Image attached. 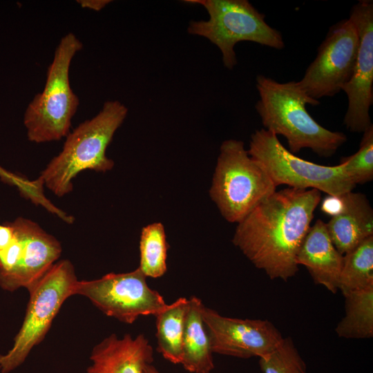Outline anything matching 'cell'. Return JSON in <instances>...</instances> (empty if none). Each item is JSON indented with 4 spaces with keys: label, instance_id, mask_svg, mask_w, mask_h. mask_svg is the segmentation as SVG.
I'll use <instances>...</instances> for the list:
<instances>
[{
    "label": "cell",
    "instance_id": "obj_27",
    "mask_svg": "<svg viewBox=\"0 0 373 373\" xmlns=\"http://www.w3.org/2000/svg\"><path fill=\"white\" fill-rule=\"evenodd\" d=\"M77 2L83 8L99 11L105 8L111 1L109 0H78Z\"/></svg>",
    "mask_w": 373,
    "mask_h": 373
},
{
    "label": "cell",
    "instance_id": "obj_26",
    "mask_svg": "<svg viewBox=\"0 0 373 373\" xmlns=\"http://www.w3.org/2000/svg\"><path fill=\"white\" fill-rule=\"evenodd\" d=\"M325 198L321 205V209L327 214L333 216L341 208V200L339 197L330 196Z\"/></svg>",
    "mask_w": 373,
    "mask_h": 373
},
{
    "label": "cell",
    "instance_id": "obj_16",
    "mask_svg": "<svg viewBox=\"0 0 373 373\" xmlns=\"http://www.w3.org/2000/svg\"><path fill=\"white\" fill-rule=\"evenodd\" d=\"M338 197L341 208L325 224L332 243L343 256L373 236V210L363 193L352 191Z\"/></svg>",
    "mask_w": 373,
    "mask_h": 373
},
{
    "label": "cell",
    "instance_id": "obj_23",
    "mask_svg": "<svg viewBox=\"0 0 373 373\" xmlns=\"http://www.w3.org/2000/svg\"><path fill=\"white\" fill-rule=\"evenodd\" d=\"M345 171L356 185L373 179V125L364 132L358 150L353 155L341 159Z\"/></svg>",
    "mask_w": 373,
    "mask_h": 373
},
{
    "label": "cell",
    "instance_id": "obj_6",
    "mask_svg": "<svg viewBox=\"0 0 373 373\" xmlns=\"http://www.w3.org/2000/svg\"><path fill=\"white\" fill-rule=\"evenodd\" d=\"M207 11L208 20L191 21L188 32L202 36L221 51L224 66L232 70L237 64L235 45L251 41L281 50L285 42L281 33L265 21V15L247 0H187Z\"/></svg>",
    "mask_w": 373,
    "mask_h": 373
},
{
    "label": "cell",
    "instance_id": "obj_28",
    "mask_svg": "<svg viewBox=\"0 0 373 373\" xmlns=\"http://www.w3.org/2000/svg\"><path fill=\"white\" fill-rule=\"evenodd\" d=\"M143 373H161L152 364H148L145 366Z\"/></svg>",
    "mask_w": 373,
    "mask_h": 373
},
{
    "label": "cell",
    "instance_id": "obj_20",
    "mask_svg": "<svg viewBox=\"0 0 373 373\" xmlns=\"http://www.w3.org/2000/svg\"><path fill=\"white\" fill-rule=\"evenodd\" d=\"M373 285V236L343 255L338 290L343 296Z\"/></svg>",
    "mask_w": 373,
    "mask_h": 373
},
{
    "label": "cell",
    "instance_id": "obj_1",
    "mask_svg": "<svg viewBox=\"0 0 373 373\" xmlns=\"http://www.w3.org/2000/svg\"><path fill=\"white\" fill-rule=\"evenodd\" d=\"M321 198L315 189L276 191L238 223L232 242L270 279L287 281Z\"/></svg>",
    "mask_w": 373,
    "mask_h": 373
},
{
    "label": "cell",
    "instance_id": "obj_25",
    "mask_svg": "<svg viewBox=\"0 0 373 373\" xmlns=\"http://www.w3.org/2000/svg\"><path fill=\"white\" fill-rule=\"evenodd\" d=\"M14 238L15 231L10 223L0 224V251L6 249Z\"/></svg>",
    "mask_w": 373,
    "mask_h": 373
},
{
    "label": "cell",
    "instance_id": "obj_18",
    "mask_svg": "<svg viewBox=\"0 0 373 373\" xmlns=\"http://www.w3.org/2000/svg\"><path fill=\"white\" fill-rule=\"evenodd\" d=\"M189 299L180 297L155 316L157 351L173 364H180Z\"/></svg>",
    "mask_w": 373,
    "mask_h": 373
},
{
    "label": "cell",
    "instance_id": "obj_15",
    "mask_svg": "<svg viewBox=\"0 0 373 373\" xmlns=\"http://www.w3.org/2000/svg\"><path fill=\"white\" fill-rule=\"evenodd\" d=\"M343 256L332 243L325 223L317 220L311 226L296 256L298 265L306 267L313 281L332 293L338 290Z\"/></svg>",
    "mask_w": 373,
    "mask_h": 373
},
{
    "label": "cell",
    "instance_id": "obj_7",
    "mask_svg": "<svg viewBox=\"0 0 373 373\" xmlns=\"http://www.w3.org/2000/svg\"><path fill=\"white\" fill-rule=\"evenodd\" d=\"M68 260L56 262L30 289L26 315L12 347L0 354V372L10 373L20 366L32 349L40 343L65 300L73 296L77 281Z\"/></svg>",
    "mask_w": 373,
    "mask_h": 373
},
{
    "label": "cell",
    "instance_id": "obj_13",
    "mask_svg": "<svg viewBox=\"0 0 373 373\" xmlns=\"http://www.w3.org/2000/svg\"><path fill=\"white\" fill-rule=\"evenodd\" d=\"M10 224L21 238L22 249L17 265L9 271L0 273V287L9 291L21 287L28 290L57 262L61 246L30 220L18 218Z\"/></svg>",
    "mask_w": 373,
    "mask_h": 373
},
{
    "label": "cell",
    "instance_id": "obj_22",
    "mask_svg": "<svg viewBox=\"0 0 373 373\" xmlns=\"http://www.w3.org/2000/svg\"><path fill=\"white\" fill-rule=\"evenodd\" d=\"M262 373H307L305 361L290 337L283 338L269 354L259 358Z\"/></svg>",
    "mask_w": 373,
    "mask_h": 373
},
{
    "label": "cell",
    "instance_id": "obj_5",
    "mask_svg": "<svg viewBox=\"0 0 373 373\" xmlns=\"http://www.w3.org/2000/svg\"><path fill=\"white\" fill-rule=\"evenodd\" d=\"M276 189L266 169L248 154L243 142L231 139L222 143L209 194L226 220L238 223Z\"/></svg>",
    "mask_w": 373,
    "mask_h": 373
},
{
    "label": "cell",
    "instance_id": "obj_2",
    "mask_svg": "<svg viewBox=\"0 0 373 373\" xmlns=\"http://www.w3.org/2000/svg\"><path fill=\"white\" fill-rule=\"evenodd\" d=\"M256 88L259 99L255 108L265 129L283 135L293 154L309 149L329 157L347 141L344 133L324 128L310 115L306 105L316 106L320 102L309 98L297 82L280 83L258 75Z\"/></svg>",
    "mask_w": 373,
    "mask_h": 373
},
{
    "label": "cell",
    "instance_id": "obj_9",
    "mask_svg": "<svg viewBox=\"0 0 373 373\" xmlns=\"http://www.w3.org/2000/svg\"><path fill=\"white\" fill-rule=\"evenodd\" d=\"M146 278L139 267L127 273H110L96 280H77L73 294L88 298L106 316L132 324L142 316H155L168 306Z\"/></svg>",
    "mask_w": 373,
    "mask_h": 373
},
{
    "label": "cell",
    "instance_id": "obj_12",
    "mask_svg": "<svg viewBox=\"0 0 373 373\" xmlns=\"http://www.w3.org/2000/svg\"><path fill=\"white\" fill-rule=\"evenodd\" d=\"M202 317L213 353L241 358H261L276 349L284 338L268 320L223 316L204 305Z\"/></svg>",
    "mask_w": 373,
    "mask_h": 373
},
{
    "label": "cell",
    "instance_id": "obj_17",
    "mask_svg": "<svg viewBox=\"0 0 373 373\" xmlns=\"http://www.w3.org/2000/svg\"><path fill=\"white\" fill-rule=\"evenodd\" d=\"M203 306L198 297L189 299L180 364L191 373H210L214 368L210 337L202 317Z\"/></svg>",
    "mask_w": 373,
    "mask_h": 373
},
{
    "label": "cell",
    "instance_id": "obj_14",
    "mask_svg": "<svg viewBox=\"0 0 373 373\" xmlns=\"http://www.w3.org/2000/svg\"><path fill=\"white\" fill-rule=\"evenodd\" d=\"M90 360L86 373H143L145 366L152 364L154 354L143 334L119 338L113 334L93 347Z\"/></svg>",
    "mask_w": 373,
    "mask_h": 373
},
{
    "label": "cell",
    "instance_id": "obj_10",
    "mask_svg": "<svg viewBox=\"0 0 373 373\" xmlns=\"http://www.w3.org/2000/svg\"><path fill=\"white\" fill-rule=\"evenodd\" d=\"M358 44L357 28L350 18L333 25L316 57L297 82L300 88L316 101L338 93L352 77Z\"/></svg>",
    "mask_w": 373,
    "mask_h": 373
},
{
    "label": "cell",
    "instance_id": "obj_19",
    "mask_svg": "<svg viewBox=\"0 0 373 373\" xmlns=\"http://www.w3.org/2000/svg\"><path fill=\"white\" fill-rule=\"evenodd\" d=\"M345 313L335 332L345 338L365 339L373 336V285L345 296Z\"/></svg>",
    "mask_w": 373,
    "mask_h": 373
},
{
    "label": "cell",
    "instance_id": "obj_4",
    "mask_svg": "<svg viewBox=\"0 0 373 373\" xmlns=\"http://www.w3.org/2000/svg\"><path fill=\"white\" fill-rule=\"evenodd\" d=\"M82 47V41L73 32L59 41L48 68L44 89L34 97L23 115V124L30 142L57 141L68 134L79 104L70 86V66Z\"/></svg>",
    "mask_w": 373,
    "mask_h": 373
},
{
    "label": "cell",
    "instance_id": "obj_3",
    "mask_svg": "<svg viewBox=\"0 0 373 373\" xmlns=\"http://www.w3.org/2000/svg\"><path fill=\"white\" fill-rule=\"evenodd\" d=\"M127 113L128 108L122 102L107 101L95 117L68 133L62 151L38 178L43 185L62 197L72 191L73 180L79 173L111 170L114 162L106 157V150Z\"/></svg>",
    "mask_w": 373,
    "mask_h": 373
},
{
    "label": "cell",
    "instance_id": "obj_24",
    "mask_svg": "<svg viewBox=\"0 0 373 373\" xmlns=\"http://www.w3.org/2000/svg\"><path fill=\"white\" fill-rule=\"evenodd\" d=\"M0 178L2 181L17 186L25 197L31 195L36 188L35 182L33 180L30 181L24 178L12 173L5 170L1 166Z\"/></svg>",
    "mask_w": 373,
    "mask_h": 373
},
{
    "label": "cell",
    "instance_id": "obj_8",
    "mask_svg": "<svg viewBox=\"0 0 373 373\" xmlns=\"http://www.w3.org/2000/svg\"><path fill=\"white\" fill-rule=\"evenodd\" d=\"M247 152L264 166L276 187L286 184L298 189H315L338 197L356 186L343 163L323 166L301 159L287 150L276 135L265 128L251 135Z\"/></svg>",
    "mask_w": 373,
    "mask_h": 373
},
{
    "label": "cell",
    "instance_id": "obj_11",
    "mask_svg": "<svg viewBox=\"0 0 373 373\" xmlns=\"http://www.w3.org/2000/svg\"><path fill=\"white\" fill-rule=\"evenodd\" d=\"M359 38L353 73L343 86L347 97L343 124L351 132L363 133L370 125V109L373 104V2L359 1L351 9L350 17Z\"/></svg>",
    "mask_w": 373,
    "mask_h": 373
},
{
    "label": "cell",
    "instance_id": "obj_21",
    "mask_svg": "<svg viewBox=\"0 0 373 373\" xmlns=\"http://www.w3.org/2000/svg\"><path fill=\"white\" fill-rule=\"evenodd\" d=\"M169 245L160 222L144 227L140 240V269L146 277L159 278L166 271Z\"/></svg>",
    "mask_w": 373,
    "mask_h": 373
}]
</instances>
